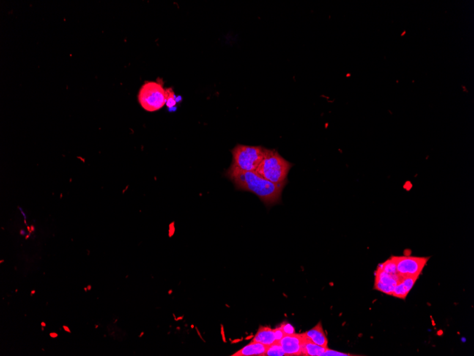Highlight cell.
I'll use <instances>...</instances> for the list:
<instances>
[{
    "mask_svg": "<svg viewBox=\"0 0 474 356\" xmlns=\"http://www.w3.org/2000/svg\"><path fill=\"white\" fill-rule=\"evenodd\" d=\"M226 176L237 190L251 192L266 206L279 204L286 184H275L254 172H228Z\"/></svg>",
    "mask_w": 474,
    "mask_h": 356,
    "instance_id": "obj_1",
    "label": "cell"
},
{
    "mask_svg": "<svg viewBox=\"0 0 474 356\" xmlns=\"http://www.w3.org/2000/svg\"><path fill=\"white\" fill-rule=\"evenodd\" d=\"M293 164L285 160L275 149H266L264 160L256 172L275 184H287L288 176Z\"/></svg>",
    "mask_w": 474,
    "mask_h": 356,
    "instance_id": "obj_2",
    "label": "cell"
},
{
    "mask_svg": "<svg viewBox=\"0 0 474 356\" xmlns=\"http://www.w3.org/2000/svg\"><path fill=\"white\" fill-rule=\"evenodd\" d=\"M266 149L238 144L231 149L232 161L228 172H254L264 160Z\"/></svg>",
    "mask_w": 474,
    "mask_h": 356,
    "instance_id": "obj_3",
    "label": "cell"
},
{
    "mask_svg": "<svg viewBox=\"0 0 474 356\" xmlns=\"http://www.w3.org/2000/svg\"><path fill=\"white\" fill-rule=\"evenodd\" d=\"M138 100L146 111L155 112L161 109L166 103V92L163 81L146 82L140 88Z\"/></svg>",
    "mask_w": 474,
    "mask_h": 356,
    "instance_id": "obj_4",
    "label": "cell"
},
{
    "mask_svg": "<svg viewBox=\"0 0 474 356\" xmlns=\"http://www.w3.org/2000/svg\"><path fill=\"white\" fill-rule=\"evenodd\" d=\"M393 258L396 263L398 273L402 277H420V274L430 258L429 257L422 258L409 255L393 256Z\"/></svg>",
    "mask_w": 474,
    "mask_h": 356,
    "instance_id": "obj_5",
    "label": "cell"
},
{
    "mask_svg": "<svg viewBox=\"0 0 474 356\" xmlns=\"http://www.w3.org/2000/svg\"><path fill=\"white\" fill-rule=\"evenodd\" d=\"M283 349L285 356H299L302 355V344L303 335L302 333H294L293 335H285V336L278 341Z\"/></svg>",
    "mask_w": 474,
    "mask_h": 356,
    "instance_id": "obj_6",
    "label": "cell"
},
{
    "mask_svg": "<svg viewBox=\"0 0 474 356\" xmlns=\"http://www.w3.org/2000/svg\"><path fill=\"white\" fill-rule=\"evenodd\" d=\"M303 335L305 338H308L310 341L313 342V343H316L318 346H322V347L324 348H328L327 347L328 340H327V336H326L325 333H324L322 323H318L316 327H313V329H310V330L308 331L305 333H303Z\"/></svg>",
    "mask_w": 474,
    "mask_h": 356,
    "instance_id": "obj_7",
    "label": "cell"
},
{
    "mask_svg": "<svg viewBox=\"0 0 474 356\" xmlns=\"http://www.w3.org/2000/svg\"><path fill=\"white\" fill-rule=\"evenodd\" d=\"M268 346L252 341L251 343L239 350L232 356H265Z\"/></svg>",
    "mask_w": 474,
    "mask_h": 356,
    "instance_id": "obj_8",
    "label": "cell"
},
{
    "mask_svg": "<svg viewBox=\"0 0 474 356\" xmlns=\"http://www.w3.org/2000/svg\"><path fill=\"white\" fill-rule=\"evenodd\" d=\"M253 341L257 342L266 346H271L275 343V338L273 329L269 327L261 326L258 329L256 335L253 337Z\"/></svg>",
    "mask_w": 474,
    "mask_h": 356,
    "instance_id": "obj_9",
    "label": "cell"
},
{
    "mask_svg": "<svg viewBox=\"0 0 474 356\" xmlns=\"http://www.w3.org/2000/svg\"><path fill=\"white\" fill-rule=\"evenodd\" d=\"M303 344H302V355L305 356H321L323 353L327 351L328 348H324L318 346L316 343L310 341L304 336Z\"/></svg>",
    "mask_w": 474,
    "mask_h": 356,
    "instance_id": "obj_10",
    "label": "cell"
},
{
    "mask_svg": "<svg viewBox=\"0 0 474 356\" xmlns=\"http://www.w3.org/2000/svg\"><path fill=\"white\" fill-rule=\"evenodd\" d=\"M402 279L403 277L400 276L399 275H390V274L386 273V272H384L379 268H377L375 272V280H378L383 284H385V285L396 286L398 283H401Z\"/></svg>",
    "mask_w": 474,
    "mask_h": 356,
    "instance_id": "obj_11",
    "label": "cell"
},
{
    "mask_svg": "<svg viewBox=\"0 0 474 356\" xmlns=\"http://www.w3.org/2000/svg\"><path fill=\"white\" fill-rule=\"evenodd\" d=\"M377 268L381 269L386 273L392 275H399L397 271L396 263H395L394 258L391 256L390 259L387 260L385 262L381 263L378 265Z\"/></svg>",
    "mask_w": 474,
    "mask_h": 356,
    "instance_id": "obj_12",
    "label": "cell"
},
{
    "mask_svg": "<svg viewBox=\"0 0 474 356\" xmlns=\"http://www.w3.org/2000/svg\"><path fill=\"white\" fill-rule=\"evenodd\" d=\"M283 349L278 341H275L273 344L268 346L265 356H284Z\"/></svg>",
    "mask_w": 474,
    "mask_h": 356,
    "instance_id": "obj_13",
    "label": "cell"
},
{
    "mask_svg": "<svg viewBox=\"0 0 474 356\" xmlns=\"http://www.w3.org/2000/svg\"><path fill=\"white\" fill-rule=\"evenodd\" d=\"M408 294L409 291L407 290L406 286L401 282L396 286H395L392 296L396 297V298L405 299L407 297V294Z\"/></svg>",
    "mask_w": 474,
    "mask_h": 356,
    "instance_id": "obj_14",
    "label": "cell"
},
{
    "mask_svg": "<svg viewBox=\"0 0 474 356\" xmlns=\"http://www.w3.org/2000/svg\"><path fill=\"white\" fill-rule=\"evenodd\" d=\"M394 287V286L385 285V284H383L381 282L375 280L374 289H376V290L381 291V292L385 293V294L392 296Z\"/></svg>",
    "mask_w": 474,
    "mask_h": 356,
    "instance_id": "obj_15",
    "label": "cell"
},
{
    "mask_svg": "<svg viewBox=\"0 0 474 356\" xmlns=\"http://www.w3.org/2000/svg\"><path fill=\"white\" fill-rule=\"evenodd\" d=\"M165 92H166V103H165V105L168 106V108H172L176 104L174 92H173L172 88H171L165 89Z\"/></svg>",
    "mask_w": 474,
    "mask_h": 356,
    "instance_id": "obj_16",
    "label": "cell"
},
{
    "mask_svg": "<svg viewBox=\"0 0 474 356\" xmlns=\"http://www.w3.org/2000/svg\"><path fill=\"white\" fill-rule=\"evenodd\" d=\"M282 330L284 332L286 335H293L295 333V329L293 327L292 324H290L288 322H283L281 325L280 326Z\"/></svg>",
    "mask_w": 474,
    "mask_h": 356,
    "instance_id": "obj_17",
    "label": "cell"
},
{
    "mask_svg": "<svg viewBox=\"0 0 474 356\" xmlns=\"http://www.w3.org/2000/svg\"><path fill=\"white\" fill-rule=\"evenodd\" d=\"M349 354H344V353L338 352V351H332L329 349H327L325 352L322 354V356H348Z\"/></svg>",
    "mask_w": 474,
    "mask_h": 356,
    "instance_id": "obj_18",
    "label": "cell"
},
{
    "mask_svg": "<svg viewBox=\"0 0 474 356\" xmlns=\"http://www.w3.org/2000/svg\"><path fill=\"white\" fill-rule=\"evenodd\" d=\"M274 335H275V341H279L283 337L285 336L284 332L282 330L281 328L280 327L275 328L273 329Z\"/></svg>",
    "mask_w": 474,
    "mask_h": 356,
    "instance_id": "obj_19",
    "label": "cell"
}]
</instances>
